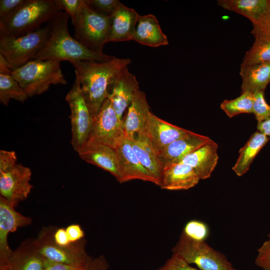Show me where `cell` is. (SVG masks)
Here are the masks:
<instances>
[{
	"mask_svg": "<svg viewBox=\"0 0 270 270\" xmlns=\"http://www.w3.org/2000/svg\"><path fill=\"white\" fill-rule=\"evenodd\" d=\"M131 62L128 58L112 57L108 60H81L71 62L79 77L84 96L94 117L110 94L120 72Z\"/></svg>",
	"mask_w": 270,
	"mask_h": 270,
	"instance_id": "1",
	"label": "cell"
},
{
	"mask_svg": "<svg viewBox=\"0 0 270 270\" xmlns=\"http://www.w3.org/2000/svg\"><path fill=\"white\" fill-rule=\"evenodd\" d=\"M70 16L60 10L48 23L50 26L48 38L34 60L104 62L112 56L100 54L88 49L73 38L68 30Z\"/></svg>",
	"mask_w": 270,
	"mask_h": 270,
	"instance_id": "2",
	"label": "cell"
},
{
	"mask_svg": "<svg viewBox=\"0 0 270 270\" xmlns=\"http://www.w3.org/2000/svg\"><path fill=\"white\" fill-rule=\"evenodd\" d=\"M60 10L54 0H26L16 10L0 19V36H16L33 32Z\"/></svg>",
	"mask_w": 270,
	"mask_h": 270,
	"instance_id": "3",
	"label": "cell"
},
{
	"mask_svg": "<svg viewBox=\"0 0 270 270\" xmlns=\"http://www.w3.org/2000/svg\"><path fill=\"white\" fill-rule=\"evenodd\" d=\"M55 60H32L13 70L11 76L28 97L46 92L51 84H67L60 65Z\"/></svg>",
	"mask_w": 270,
	"mask_h": 270,
	"instance_id": "4",
	"label": "cell"
},
{
	"mask_svg": "<svg viewBox=\"0 0 270 270\" xmlns=\"http://www.w3.org/2000/svg\"><path fill=\"white\" fill-rule=\"evenodd\" d=\"M74 38L90 50L104 54L103 48L109 42L112 16L96 11L83 2L72 22Z\"/></svg>",
	"mask_w": 270,
	"mask_h": 270,
	"instance_id": "5",
	"label": "cell"
},
{
	"mask_svg": "<svg viewBox=\"0 0 270 270\" xmlns=\"http://www.w3.org/2000/svg\"><path fill=\"white\" fill-rule=\"evenodd\" d=\"M50 26H46L25 34L12 36H0V54L13 70L34 59L44 45Z\"/></svg>",
	"mask_w": 270,
	"mask_h": 270,
	"instance_id": "6",
	"label": "cell"
},
{
	"mask_svg": "<svg viewBox=\"0 0 270 270\" xmlns=\"http://www.w3.org/2000/svg\"><path fill=\"white\" fill-rule=\"evenodd\" d=\"M172 251L188 264L196 265L200 270H228L232 268L224 254L204 240L192 239L183 232Z\"/></svg>",
	"mask_w": 270,
	"mask_h": 270,
	"instance_id": "7",
	"label": "cell"
},
{
	"mask_svg": "<svg viewBox=\"0 0 270 270\" xmlns=\"http://www.w3.org/2000/svg\"><path fill=\"white\" fill-rule=\"evenodd\" d=\"M74 83L66 96L70 110L72 127L71 144L78 152L85 146L92 123L93 116L82 90L78 74L75 72Z\"/></svg>",
	"mask_w": 270,
	"mask_h": 270,
	"instance_id": "8",
	"label": "cell"
},
{
	"mask_svg": "<svg viewBox=\"0 0 270 270\" xmlns=\"http://www.w3.org/2000/svg\"><path fill=\"white\" fill-rule=\"evenodd\" d=\"M122 124L123 120L118 118L111 101L106 98L93 118L92 128L84 146L102 144L116 149L124 136Z\"/></svg>",
	"mask_w": 270,
	"mask_h": 270,
	"instance_id": "9",
	"label": "cell"
},
{
	"mask_svg": "<svg viewBox=\"0 0 270 270\" xmlns=\"http://www.w3.org/2000/svg\"><path fill=\"white\" fill-rule=\"evenodd\" d=\"M82 240L67 246L56 244L49 232H44L32 244L35 250L44 258L70 265L85 266L92 258L86 252Z\"/></svg>",
	"mask_w": 270,
	"mask_h": 270,
	"instance_id": "10",
	"label": "cell"
},
{
	"mask_svg": "<svg viewBox=\"0 0 270 270\" xmlns=\"http://www.w3.org/2000/svg\"><path fill=\"white\" fill-rule=\"evenodd\" d=\"M30 169L16 164L4 171H0V194L15 206L26 199L32 188L30 183Z\"/></svg>",
	"mask_w": 270,
	"mask_h": 270,
	"instance_id": "11",
	"label": "cell"
},
{
	"mask_svg": "<svg viewBox=\"0 0 270 270\" xmlns=\"http://www.w3.org/2000/svg\"><path fill=\"white\" fill-rule=\"evenodd\" d=\"M11 202L0 196V270L8 268L12 252L8 242L9 233L30 224L32 219L15 210Z\"/></svg>",
	"mask_w": 270,
	"mask_h": 270,
	"instance_id": "12",
	"label": "cell"
},
{
	"mask_svg": "<svg viewBox=\"0 0 270 270\" xmlns=\"http://www.w3.org/2000/svg\"><path fill=\"white\" fill-rule=\"evenodd\" d=\"M116 150L118 178L117 180L123 183L133 180L150 182L157 185L156 180L142 166L132 150L130 140L124 136Z\"/></svg>",
	"mask_w": 270,
	"mask_h": 270,
	"instance_id": "13",
	"label": "cell"
},
{
	"mask_svg": "<svg viewBox=\"0 0 270 270\" xmlns=\"http://www.w3.org/2000/svg\"><path fill=\"white\" fill-rule=\"evenodd\" d=\"M139 90L136 76L129 72L128 66L123 68L116 76L107 98L120 120H122V114Z\"/></svg>",
	"mask_w": 270,
	"mask_h": 270,
	"instance_id": "14",
	"label": "cell"
},
{
	"mask_svg": "<svg viewBox=\"0 0 270 270\" xmlns=\"http://www.w3.org/2000/svg\"><path fill=\"white\" fill-rule=\"evenodd\" d=\"M130 143L142 166L160 186L164 164L145 132L136 134Z\"/></svg>",
	"mask_w": 270,
	"mask_h": 270,
	"instance_id": "15",
	"label": "cell"
},
{
	"mask_svg": "<svg viewBox=\"0 0 270 270\" xmlns=\"http://www.w3.org/2000/svg\"><path fill=\"white\" fill-rule=\"evenodd\" d=\"M190 132L159 118L152 112L145 129L146 134L158 152Z\"/></svg>",
	"mask_w": 270,
	"mask_h": 270,
	"instance_id": "16",
	"label": "cell"
},
{
	"mask_svg": "<svg viewBox=\"0 0 270 270\" xmlns=\"http://www.w3.org/2000/svg\"><path fill=\"white\" fill-rule=\"evenodd\" d=\"M208 136L190 131L158 152L163 163H178L186 156L210 142Z\"/></svg>",
	"mask_w": 270,
	"mask_h": 270,
	"instance_id": "17",
	"label": "cell"
},
{
	"mask_svg": "<svg viewBox=\"0 0 270 270\" xmlns=\"http://www.w3.org/2000/svg\"><path fill=\"white\" fill-rule=\"evenodd\" d=\"M200 180L193 168L186 164H166L160 186L170 190H186L194 186Z\"/></svg>",
	"mask_w": 270,
	"mask_h": 270,
	"instance_id": "18",
	"label": "cell"
},
{
	"mask_svg": "<svg viewBox=\"0 0 270 270\" xmlns=\"http://www.w3.org/2000/svg\"><path fill=\"white\" fill-rule=\"evenodd\" d=\"M151 112L145 93L139 90L129 106L122 129L125 137L132 140L135 135L145 132L146 126Z\"/></svg>",
	"mask_w": 270,
	"mask_h": 270,
	"instance_id": "19",
	"label": "cell"
},
{
	"mask_svg": "<svg viewBox=\"0 0 270 270\" xmlns=\"http://www.w3.org/2000/svg\"><path fill=\"white\" fill-rule=\"evenodd\" d=\"M218 144L211 140L180 162L191 166L200 179L210 176L218 163Z\"/></svg>",
	"mask_w": 270,
	"mask_h": 270,
	"instance_id": "20",
	"label": "cell"
},
{
	"mask_svg": "<svg viewBox=\"0 0 270 270\" xmlns=\"http://www.w3.org/2000/svg\"><path fill=\"white\" fill-rule=\"evenodd\" d=\"M140 15L122 3L112 16L109 42L134 40Z\"/></svg>",
	"mask_w": 270,
	"mask_h": 270,
	"instance_id": "21",
	"label": "cell"
},
{
	"mask_svg": "<svg viewBox=\"0 0 270 270\" xmlns=\"http://www.w3.org/2000/svg\"><path fill=\"white\" fill-rule=\"evenodd\" d=\"M78 154L83 160L109 172L118 180V170L115 149L96 144L84 146Z\"/></svg>",
	"mask_w": 270,
	"mask_h": 270,
	"instance_id": "22",
	"label": "cell"
},
{
	"mask_svg": "<svg viewBox=\"0 0 270 270\" xmlns=\"http://www.w3.org/2000/svg\"><path fill=\"white\" fill-rule=\"evenodd\" d=\"M134 40L143 45L158 47L168 44L156 17L152 14L140 16L138 21Z\"/></svg>",
	"mask_w": 270,
	"mask_h": 270,
	"instance_id": "23",
	"label": "cell"
},
{
	"mask_svg": "<svg viewBox=\"0 0 270 270\" xmlns=\"http://www.w3.org/2000/svg\"><path fill=\"white\" fill-rule=\"evenodd\" d=\"M217 5L248 18L252 26L258 24L270 8V0H218Z\"/></svg>",
	"mask_w": 270,
	"mask_h": 270,
	"instance_id": "24",
	"label": "cell"
},
{
	"mask_svg": "<svg viewBox=\"0 0 270 270\" xmlns=\"http://www.w3.org/2000/svg\"><path fill=\"white\" fill-rule=\"evenodd\" d=\"M240 74L242 80V92H249L253 94L264 91L270 82V62L240 65Z\"/></svg>",
	"mask_w": 270,
	"mask_h": 270,
	"instance_id": "25",
	"label": "cell"
},
{
	"mask_svg": "<svg viewBox=\"0 0 270 270\" xmlns=\"http://www.w3.org/2000/svg\"><path fill=\"white\" fill-rule=\"evenodd\" d=\"M270 139L257 131L251 135L243 147L239 150V156L232 170L238 176H242L250 168L253 160Z\"/></svg>",
	"mask_w": 270,
	"mask_h": 270,
	"instance_id": "26",
	"label": "cell"
},
{
	"mask_svg": "<svg viewBox=\"0 0 270 270\" xmlns=\"http://www.w3.org/2000/svg\"><path fill=\"white\" fill-rule=\"evenodd\" d=\"M44 258L33 248H20L13 252L8 270H44Z\"/></svg>",
	"mask_w": 270,
	"mask_h": 270,
	"instance_id": "27",
	"label": "cell"
},
{
	"mask_svg": "<svg viewBox=\"0 0 270 270\" xmlns=\"http://www.w3.org/2000/svg\"><path fill=\"white\" fill-rule=\"evenodd\" d=\"M28 98L18 82L11 75L0 74V102L7 106L10 100L21 102Z\"/></svg>",
	"mask_w": 270,
	"mask_h": 270,
	"instance_id": "28",
	"label": "cell"
},
{
	"mask_svg": "<svg viewBox=\"0 0 270 270\" xmlns=\"http://www.w3.org/2000/svg\"><path fill=\"white\" fill-rule=\"evenodd\" d=\"M253 100V94L244 92L234 99L224 100L220 107L229 118H232L240 114L252 113Z\"/></svg>",
	"mask_w": 270,
	"mask_h": 270,
	"instance_id": "29",
	"label": "cell"
},
{
	"mask_svg": "<svg viewBox=\"0 0 270 270\" xmlns=\"http://www.w3.org/2000/svg\"><path fill=\"white\" fill-rule=\"evenodd\" d=\"M264 62H270V40H255L252 46L246 52L241 65Z\"/></svg>",
	"mask_w": 270,
	"mask_h": 270,
	"instance_id": "30",
	"label": "cell"
},
{
	"mask_svg": "<svg viewBox=\"0 0 270 270\" xmlns=\"http://www.w3.org/2000/svg\"><path fill=\"white\" fill-rule=\"evenodd\" d=\"M253 96L252 113L258 122L270 120V106L265 100L264 91L256 92Z\"/></svg>",
	"mask_w": 270,
	"mask_h": 270,
	"instance_id": "31",
	"label": "cell"
},
{
	"mask_svg": "<svg viewBox=\"0 0 270 270\" xmlns=\"http://www.w3.org/2000/svg\"><path fill=\"white\" fill-rule=\"evenodd\" d=\"M183 232L192 239L204 240L208 235V228L204 222L197 220H192L187 222Z\"/></svg>",
	"mask_w": 270,
	"mask_h": 270,
	"instance_id": "32",
	"label": "cell"
},
{
	"mask_svg": "<svg viewBox=\"0 0 270 270\" xmlns=\"http://www.w3.org/2000/svg\"><path fill=\"white\" fill-rule=\"evenodd\" d=\"M92 9L102 14L112 16L122 4L118 0H85Z\"/></svg>",
	"mask_w": 270,
	"mask_h": 270,
	"instance_id": "33",
	"label": "cell"
},
{
	"mask_svg": "<svg viewBox=\"0 0 270 270\" xmlns=\"http://www.w3.org/2000/svg\"><path fill=\"white\" fill-rule=\"evenodd\" d=\"M268 237V240L258 249L255 259L256 265L263 270H270V234Z\"/></svg>",
	"mask_w": 270,
	"mask_h": 270,
	"instance_id": "34",
	"label": "cell"
},
{
	"mask_svg": "<svg viewBox=\"0 0 270 270\" xmlns=\"http://www.w3.org/2000/svg\"><path fill=\"white\" fill-rule=\"evenodd\" d=\"M54 2L59 10H64L72 22L80 10L83 0H54Z\"/></svg>",
	"mask_w": 270,
	"mask_h": 270,
	"instance_id": "35",
	"label": "cell"
},
{
	"mask_svg": "<svg viewBox=\"0 0 270 270\" xmlns=\"http://www.w3.org/2000/svg\"><path fill=\"white\" fill-rule=\"evenodd\" d=\"M158 270H199L190 266L180 256L172 254Z\"/></svg>",
	"mask_w": 270,
	"mask_h": 270,
	"instance_id": "36",
	"label": "cell"
},
{
	"mask_svg": "<svg viewBox=\"0 0 270 270\" xmlns=\"http://www.w3.org/2000/svg\"><path fill=\"white\" fill-rule=\"evenodd\" d=\"M17 157L14 151L0 150V171H4L16 165Z\"/></svg>",
	"mask_w": 270,
	"mask_h": 270,
	"instance_id": "37",
	"label": "cell"
},
{
	"mask_svg": "<svg viewBox=\"0 0 270 270\" xmlns=\"http://www.w3.org/2000/svg\"><path fill=\"white\" fill-rule=\"evenodd\" d=\"M26 1V0H0V19L12 12Z\"/></svg>",
	"mask_w": 270,
	"mask_h": 270,
	"instance_id": "38",
	"label": "cell"
},
{
	"mask_svg": "<svg viewBox=\"0 0 270 270\" xmlns=\"http://www.w3.org/2000/svg\"><path fill=\"white\" fill-rule=\"evenodd\" d=\"M256 32L258 38L270 40V8L265 18L256 28Z\"/></svg>",
	"mask_w": 270,
	"mask_h": 270,
	"instance_id": "39",
	"label": "cell"
},
{
	"mask_svg": "<svg viewBox=\"0 0 270 270\" xmlns=\"http://www.w3.org/2000/svg\"><path fill=\"white\" fill-rule=\"evenodd\" d=\"M88 266H82L70 265L44 259V270H86Z\"/></svg>",
	"mask_w": 270,
	"mask_h": 270,
	"instance_id": "40",
	"label": "cell"
},
{
	"mask_svg": "<svg viewBox=\"0 0 270 270\" xmlns=\"http://www.w3.org/2000/svg\"><path fill=\"white\" fill-rule=\"evenodd\" d=\"M66 230L71 243L82 240L84 236V230L78 224H70L66 227Z\"/></svg>",
	"mask_w": 270,
	"mask_h": 270,
	"instance_id": "41",
	"label": "cell"
},
{
	"mask_svg": "<svg viewBox=\"0 0 270 270\" xmlns=\"http://www.w3.org/2000/svg\"><path fill=\"white\" fill-rule=\"evenodd\" d=\"M108 264L104 256L92 258L86 270H108Z\"/></svg>",
	"mask_w": 270,
	"mask_h": 270,
	"instance_id": "42",
	"label": "cell"
},
{
	"mask_svg": "<svg viewBox=\"0 0 270 270\" xmlns=\"http://www.w3.org/2000/svg\"><path fill=\"white\" fill-rule=\"evenodd\" d=\"M54 242L61 246H67L71 244L66 230L63 228H60L56 230L52 234Z\"/></svg>",
	"mask_w": 270,
	"mask_h": 270,
	"instance_id": "43",
	"label": "cell"
},
{
	"mask_svg": "<svg viewBox=\"0 0 270 270\" xmlns=\"http://www.w3.org/2000/svg\"><path fill=\"white\" fill-rule=\"evenodd\" d=\"M257 129L258 132L265 134L270 140V120L258 122Z\"/></svg>",
	"mask_w": 270,
	"mask_h": 270,
	"instance_id": "44",
	"label": "cell"
},
{
	"mask_svg": "<svg viewBox=\"0 0 270 270\" xmlns=\"http://www.w3.org/2000/svg\"><path fill=\"white\" fill-rule=\"evenodd\" d=\"M12 70L8 62L0 54V74L11 75Z\"/></svg>",
	"mask_w": 270,
	"mask_h": 270,
	"instance_id": "45",
	"label": "cell"
},
{
	"mask_svg": "<svg viewBox=\"0 0 270 270\" xmlns=\"http://www.w3.org/2000/svg\"><path fill=\"white\" fill-rule=\"evenodd\" d=\"M228 270H236V269L234 268L233 267L229 269Z\"/></svg>",
	"mask_w": 270,
	"mask_h": 270,
	"instance_id": "46",
	"label": "cell"
}]
</instances>
